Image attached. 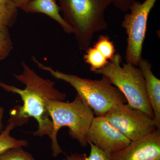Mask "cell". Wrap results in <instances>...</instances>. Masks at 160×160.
Masks as SVG:
<instances>
[{"mask_svg": "<svg viewBox=\"0 0 160 160\" xmlns=\"http://www.w3.org/2000/svg\"><path fill=\"white\" fill-rule=\"evenodd\" d=\"M157 0L136 1L130 7V12L124 16L122 26L127 35L126 52V63L137 66L142 58L148 17Z\"/></svg>", "mask_w": 160, "mask_h": 160, "instance_id": "obj_6", "label": "cell"}, {"mask_svg": "<svg viewBox=\"0 0 160 160\" xmlns=\"http://www.w3.org/2000/svg\"><path fill=\"white\" fill-rule=\"evenodd\" d=\"M32 60L39 69L48 72L57 79L69 83L97 116H105L119 104L127 103L122 92L110 80L102 76L100 80H92L64 73L40 62L34 56Z\"/></svg>", "mask_w": 160, "mask_h": 160, "instance_id": "obj_2", "label": "cell"}, {"mask_svg": "<svg viewBox=\"0 0 160 160\" xmlns=\"http://www.w3.org/2000/svg\"><path fill=\"white\" fill-rule=\"evenodd\" d=\"M0 160H35L32 155L22 147L11 148L0 155Z\"/></svg>", "mask_w": 160, "mask_h": 160, "instance_id": "obj_18", "label": "cell"}, {"mask_svg": "<svg viewBox=\"0 0 160 160\" xmlns=\"http://www.w3.org/2000/svg\"><path fill=\"white\" fill-rule=\"evenodd\" d=\"M88 144L90 146L89 156L84 153L76 152L66 156L62 160H109L110 154L102 151L91 143Z\"/></svg>", "mask_w": 160, "mask_h": 160, "instance_id": "obj_15", "label": "cell"}, {"mask_svg": "<svg viewBox=\"0 0 160 160\" xmlns=\"http://www.w3.org/2000/svg\"><path fill=\"white\" fill-rule=\"evenodd\" d=\"M93 46L99 50L109 61L112 59L115 55L116 49L114 44L108 36H100Z\"/></svg>", "mask_w": 160, "mask_h": 160, "instance_id": "obj_17", "label": "cell"}, {"mask_svg": "<svg viewBox=\"0 0 160 160\" xmlns=\"http://www.w3.org/2000/svg\"><path fill=\"white\" fill-rule=\"evenodd\" d=\"M13 49L9 28L0 24V61L6 59Z\"/></svg>", "mask_w": 160, "mask_h": 160, "instance_id": "obj_16", "label": "cell"}, {"mask_svg": "<svg viewBox=\"0 0 160 160\" xmlns=\"http://www.w3.org/2000/svg\"><path fill=\"white\" fill-rule=\"evenodd\" d=\"M145 81L146 94L154 113L157 129H160V80L152 71V65L148 60L141 59L138 65Z\"/></svg>", "mask_w": 160, "mask_h": 160, "instance_id": "obj_10", "label": "cell"}, {"mask_svg": "<svg viewBox=\"0 0 160 160\" xmlns=\"http://www.w3.org/2000/svg\"><path fill=\"white\" fill-rule=\"evenodd\" d=\"M122 62L121 56L116 53L113 59L106 66L97 70L95 73L108 78L124 94L129 106L154 118L142 72L137 66L129 63H125L122 66Z\"/></svg>", "mask_w": 160, "mask_h": 160, "instance_id": "obj_5", "label": "cell"}, {"mask_svg": "<svg viewBox=\"0 0 160 160\" xmlns=\"http://www.w3.org/2000/svg\"><path fill=\"white\" fill-rule=\"evenodd\" d=\"M88 143L112 154L128 146L131 141L112 125L105 116L94 117L86 135Z\"/></svg>", "mask_w": 160, "mask_h": 160, "instance_id": "obj_8", "label": "cell"}, {"mask_svg": "<svg viewBox=\"0 0 160 160\" xmlns=\"http://www.w3.org/2000/svg\"><path fill=\"white\" fill-rule=\"evenodd\" d=\"M109 160H160V129L110 154Z\"/></svg>", "mask_w": 160, "mask_h": 160, "instance_id": "obj_9", "label": "cell"}, {"mask_svg": "<svg viewBox=\"0 0 160 160\" xmlns=\"http://www.w3.org/2000/svg\"><path fill=\"white\" fill-rule=\"evenodd\" d=\"M105 117L131 142L148 135L157 129L153 119L127 103L119 104Z\"/></svg>", "mask_w": 160, "mask_h": 160, "instance_id": "obj_7", "label": "cell"}, {"mask_svg": "<svg viewBox=\"0 0 160 160\" xmlns=\"http://www.w3.org/2000/svg\"><path fill=\"white\" fill-rule=\"evenodd\" d=\"M47 109L53 126L52 133L49 138L51 141L53 157L64 153L57 139L58 132L62 127H68L70 137L77 140L81 146H87L88 143L86 135L94 118V114L78 94H77L74 100L70 102L49 100Z\"/></svg>", "mask_w": 160, "mask_h": 160, "instance_id": "obj_4", "label": "cell"}, {"mask_svg": "<svg viewBox=\"0 0 160 160\" xmlns=\"http://www.w3.org/2000/svg\"><path fill=\"white\" fill-rule=\"evenodd\" d=\"M23 72L19 74H12L18 81L26 86L24 89L8 85L0 81V87L8 92L16 93L22 100V106H16L10 111L9 120L15 126H22L29 118H34L38 125V129L32 132L35 136L47 135L52 133V122L47 109L49 100L63 101L66 93L61 92L54 87L55 83L39 76L31 69L25 61L21 62Z\"/></svg>", "mask_w": 160, "mask_h": 160, "instance_id": "obj_1", "label": "cell"}, {"mask_svg": "<svg viewBox=\"0 0 160 160\" xmlns=\"http://www.w3.org/2000/svg\"><path fill=\"white\" fill-rule=\"evenodd\" d=\"M18 15V9L13 0H0V24L9 28L14 26Z\"/></svg>", "mask_w": 160, "mask_h": 160, "instance_id": "obj_13", "label": "cell"}, {"mask_svg": "<svg viewBox=\"0 0 160 160\" xmlns=\"http://www.w3.org/2000/svg\"><path fill=\"white\" fill-rule=\"evenodd\" d=\"M32 0H13L15 6L18 9H22L24 6H26L27 3Z\"/></svg>", "mask_w": 160, "mask_h": 160, "instance_id": "obj_20", "label": "cell"}, {"mask_svg": "<svg viewBox=\"0 0 160 160\" xmlns=\"http://www.w3.org/2000/svg\"><path fill=\"white\" fill-rule=\"evenodd\" d=\"M86 51L83 59L85 62L89 65L92 72H95L97 70L103 68L109 63V61L102 53L94 46H90Z\"/></svg>", "mask_w": 160, "mask_h": 160, "instance_id": "obj_14", "label": "cell"}, {"mask_svg": "<svg viewBox=\"0 0 160 160\" xmlns=\"http://www.w3.org/2000/svg\"><path fill=\"white\" fill-rule=\"evenodd\" d=\"M8 122L5 130L0 134V155L11 148L26 147L28 145L26 140L17 139L10 136V132L16 126L11 120L9 119Z\"/></svg>", "mask_w": 160, "mask_h": 160, "instance_id": "obj_12", "label": "cell"}, {"mask_svg": "<svg viewBox=\"0 0 160 160\" xmlns=\"http://www.w3.org/2000/svg\"><path fill=\"white\" fill-rule=\"evenodd\" d=\"M136 0H112V4L119 10L124 12L129 11Z\"/></svg>", "mask_w": 160, "mask_h": 160, "instance_id": "obj_19", "label": "cell"}, {"mask_svg": "<svg viewBox=\"0 0 160 160\" xmlns=\"http://www.w3.org/2000/svg\"><path fill=\"white\" fill-rule=\"evenodd\" d=\"M63 19L71 26L81 50L90 47L97 32L108 27L106 9L112 0H58Z\"/></svg>", "mask_w": 160, "mask_h": 160, "instance_id": "obj_3", "label": "cell"}, {"mask_svg": "<svg viewBox=\"0 0 160 160\" xmlns=\"http://www.w3.org/2000/svg\"><path fill=\"white\" fill-rule=\"evenodd\" d=\"M22 9L27 13H42L47 15L58 23L65 32L69 34L73 33L72 28L60 14L61 9L56 0H32Z\"/></svg>", "mask_w": 160, "mask_h": 160, "instance_id": "obj_11", "label": "cell"}, {"mask_svg": "<svg viewBox=\"0 0 160 160\" xmlns=\"http://www.w3.org/2000/svg\"><path fill=\"white\" fill-rule=\"evenodd\" d=\"M4 109L3 107L0 106V131H2L3 129L2 119L3 115H4Z\"/></svg>", "mask_w": 160, "mask_h": 160, "instance_id": "obj_21", "label": "cell"}]
</instances>
